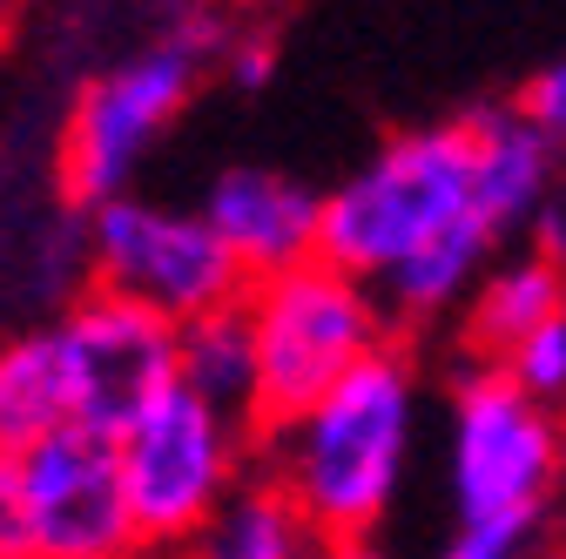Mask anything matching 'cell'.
Returning a JSON list of instances; mask_svg holds the SVG:
<instances>
[{
	"label": "cell",
	"mask_w": 566,
	"mask_h": 559,
	"mask_svg": "<svg viewBox=\"0 0 566 559\" xmlns=\"http://www.w3.org/2000/svg\"><path fill=\"white\" fill-rule=\"evenodd\" d=\"M270 439V485L304 513L317 539H371L411 472L418 445V371L398 344L365 358L311 411L283 418Z\"/></svg>",
	"instance_id": "6da1fadb"
},
{
	"label": "cell",
	"mask_w": 566,
	"mask_h": 559,
	"mask_svg": "<svg viewBox=\"0 0 566 559\" xmlns=\"http://www.w3.org/2000/svg\"><path fill=\"white\" fill-rule=\"evenodd\" d=\"M472 209H479L472 202V122L459 115L432 128H405L385 149H371L344 182L324 189L317 256L378 291L411 250L446 236Z\"/></svg>",
	"instance_id": "7a4b0ae2"
},
{
	"label": "cell",
	"mask_w": 566,
	"mask_h": 559,
	"mask_svg": "<svg viewBox=\"0 0 566 559\" xmlns=\"http://www.w3.org/2000/svg\"><path fill=\"white\" fill-rule=\"evenodd\" d=\"M243 317L256 337V432L311 411L331 384H344L391 344L378 291L324 256L256 276L243 291Z\"/></svg>",
	"instance_id": "3957f363"
},
{
	"label": "cell",
	"mask_w": 566,
	"mask_h": 559,
	"mask_svg": "<svg viewBox=\"0 0 566 559\" xmlns=\"http://www.w3.org/2000/svg\"><path fill=\"white\" fill-rule=\"evenodd\" d=\"M250 432L256 425L217 411L182 384H169L135 418L115 439V465H122V493L142 546H189L230 506V493L250 472Z\"/></svg>",
	"instance_id": "277c9868"
},
{
	"label": "cell",
	"mask_w": 566,
	"mask_h": 559,
	"mask_svg": "<svg viewBox=\"0 0 566 559\" xmlns=\"http://www.w3.org/2000/svg\"><path fill=\"white\" fill-rule=\"evenodd\" d=\"M202 61H209V28H182V34H156L128 48L122 61H108L102 75L75 95L61 128V182L82 209L128 196L135 169L163 143V128L182 115V102L202 82Z\"/></svg>",
	"instance_id": "5b68a950"
},
{
	"label": "cell",
	"mask_w": 566,
	"mask_h": 559,
	"mask_svg": "<svg viewBox=\"0 0 566 559\" xmlns=\"http://www.w3.org/2000/svg\"><path fill=\"white\" fill-rule=\"evenodd\" d=\"M88 270H95V291H115L169 324L243 304L250 291L243 263L202 223V209H176L142 189L88 209Z\"/></svg>",
	"instance_id": "8992f818"
},
{
	"label": "cell",
	"mask_w": 566,
	"mask_h": 559,
	"mask_svg": "<svg viewBox=\"0 0 566 559\" xmlns=\"http://www.w3.org/2000/svg\"><path fill=\"white\" fill-rule=\"evenodd\" d=\"M559 478V425L500 365H472L446 391V493L452 519L546 513Z\"/></svg>",
	"instance_id": "52a82bcc"
},
{
	"label": "cell",
	"mask_w": 566,
	"mask_h": 559,
	"mask_svg": "<svg viewBox=\"0 0 566 559\" xmlns=\"http://www.w3.org/2000/svg\"><path fill=\"white\" fill-rule=\"evenodd\" d=\"M48 330L67 378V418L82 432L122 439L176 384V324L115 291H82Z\"/></svg>",
	"instance_id": "ba28073f"
},
{
	"label": "cell",
	"mask_w": 566,
	"mask_h": 559,
	"mask_svg": "<svg viewBox=\"0 0 566 559\" xmlns=\"http://www.w3.org/2000/svg\"><path fill=\"white\" fill-rule=\"evenodd\" d=\"M14 458H21V499H28V559H135L142 552L115 439L61 425Z\"/></svg>",
	"instance_id": "9c48e42d"
},
{
	"label": "cell",
	"mask_w": 566,
	"mask_h": 559,
	"mask_svg": "<svg viewBox=\"0 0 566 559\" xmlns=\"http://www.w3.org/2000/svg\"><path fill=\"white\" fill-rule=\"evenodd\" d=\"M202 223L223 236V250L243 263V276H276L317 256L324 236V189L283 176V169H223L202 189Z\"/></svg>",
	"instance_id": "30bf717a"
},
{
	"label": "cell",
	"mask_w": 566,
	"mask_h": 559,
	"mask_svg": "<svg viewBox=\"0 0 566 559\" xmlns=\"http://www.w3.org/2000/svg\"><path fill=\"white\" fill-rule=\"evenodd\" d=\"M472 122V202L500 236H526L533 217L559 196V149L520 115L506 108H465Z\"/></svg>",
	"instance_id": "8fae6325"
},
{
	"label": "cell",
	"mask_w": 566,
	"mask_h": 559,
	"mask_svg": "<svg viewBox=\"0 0 566 559\" xmlns=\"http://www.w3.org/2000/svg\"><path fill=\"white\" fill-rule=\"evenodd\" d=\"M500 230H492L479 209L472 217H459L446 236H432L424 250H411L385 284H378V304H385V317L391 324H439V317H452V310H465L472 304V291H479V276L500 263Z\"/></svg>",
	"instance_id": "7c38bea8"
},
{
	"label": "cell",
	"mask_w": 566,
	"mask_h": 559,
	"mask_svg": "<svg viewBox=\"0 0 566 559\" xmlns=\"http://www.w3.org/2000/svg\"><path fill=\"white\" fill-rule=\"evenodd\" d=\"M559 310H566V270L539 250H520L479 276V291L465 304V337H472L479 365H500L513 344H526Z\"/></svg>",
	"instance_id": "4fadbf2b"
},
{
	"label": "cell",
	"mask_w": 566,
	"mask_h": 559,
	"mask_svg": "<svg viewBox=\"0 0 566 559\" xmlns=\"http://www.w3.org/2000/svg\"><path fill=\"white\" fill-rule=\"evenodd\" d=\"M176 384L243 418V425H256V337H250L243 304L176 324Z\"/></svg>",
	"instance_id": "5bb4252c"
},
{
	"label": "cell",
	"mask_w": 566,
	"mask_h": 559,
	"mask_svg": "<svg viewBox=\"0 0 566 559\" xmlns=\"http://www.w3.org/2000/svg\"><path fill=\"white\" fill-rule=\"evenodd\" d=\"M61 425H75L67 418V378H61L54 330L41 324L0 344V452H28Z\"/></svg>",
	"instance_id": "9a60e30c"
},
{
	"label": "cell",
	"mask_w": 566,
	"mask_h": 559,
	"mask_svg": "<svg viewBox=\"0 0 566 559\" xmlns=\"http://www.w3.org/2000/svg\"><path fill=\"white\" fill-rule=\"evenodd\" d=\"M317 532L270 478H243L230 506L189 539V559H311Z\"/></svg>",
	"instance_id": "2e32d148"
},
{
	"label": "cell",
	"mask_w": 566,
	"mask_h": 559,
	"mask_svg": "<svg viewBox=\"0 0 566 559\" xmlns=\"http://www.w3.org/2000/svg\"><path fill=\"white\" fill-rule=\"evenodd\" d=\"M500 371H506L526 398H539V404L566 398V310L546 317L526 344H513V351L500 358Z\"/></svg>",
	"instance_id": "e0dca14e"
},
{
	"label": "cell",
	"mask_w": 566,
	"mask_h": 559,
	"mask_svg": "<svg viewBox=\"0 0 566 559\" xmlns=\"http://www.w3.org/2000/svg\"><path fill=\"white\" fill-rule=\"evenodd\" d=\"M546 513H506V519H452L446 546L432 559H533Z\"/></svg>",
	"instance_id": "ac0fdd59"
},
{
	"label": "cell",
	"mask_w": 566,
	"mask_h": 559,
	"mask_svg": "<svg viewBox=\"0 0 566 559\" xmlns=\"http://www.w3.org/2000/svg\"><path fill=\"white\" fill-rule=\"evenodd\" d=\"M520 115L546 135V143L566 156V54L559 61H546L539 75L526 82V95H520Z\"/></svg>",
	"instance_id": "d6986e66"
},
{
	"label": "cell",
	"mask_w": 566,
	"mask_h": 559,
	"mask_svg": "<svg viewBox=\"0 0 566 559\" xmlns=\"http://www.w3.org/2000/svg\"><path fill=\"white\" fill-rule=\"evenodd\" d=\"M0 559H28V499L14 452H0Z\"/></svg>",
	"instance_id": "ffe728a7"
},
{
	"label": "cell",
	"mask_w": 566,
	"mask_h": 559,
	"mask_svg": "<svg viewBox=\"0 0 566 559\" xmlns=\"http://www.w3.org/2000/svg\"><path fill=\"white\" fill-rule=\"evenodd\" d=\"M223 67H230V82H237L243 95H256V88H270V67H276V48H270V41H237Z\"/></svg>",
	"instance_id": "44dd1931"
},
{
	"label": "cell",
	"mask_w": 566,
	"mask_h": 559,
	"mask_svg": "<svg viewBox=\"0 0 566 559\" xmlns=\"http://www.w3.org/2000/svg\"><path fill=\"white\" fill-rule=\"evenodd\" d=\"M311 559H398V552L378 546V532H371V539H317Z\"/></svg>",
	"instance_id": "7402d4cb"
},
{
	"label": "cell",
	"mask_w": 566,
	"mask_h": 559,
	"mask_svg": "<svg viewBox=\"0 0 566 559\" xmlns=\"http://www.w3.org/2000/svg\"><path fill=\"white\" fill-rule=\"evenodd\" d=\"M533 559H539V552H533ZM546 559H566V552H546Z\"/></svg>",
	"instance_id": "603a6c76"
}]
</instances>
